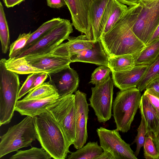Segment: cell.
<instances>
[{
	"instance_id": "6da1fadb",
	"label": "cell",
	"mask_w": 159,
	"mask_h": 159,
	"mask_svg": "<svg viewBox=\"0 0 159 159\" xmlns=\"http://www.w3.org/2000/svg\"><path fill=\"white\" fill-rule=\"evenodd\" d=\"M142 8L140 3L128 7L112 28L101 37L100 40L109 57L131 54L136 57L146 46L132 30Z\"/></svg>"
},
{
	"instance_id": "7a4b0ae2",
	"label": "cell",
	"mask_w": 159,
	"mask_h": 159,
	"mask_svg": "<svg viewBox=\"0 0 159 159\" xmlns=\"http://www.w3.org/2000/svg\"><path fill=\"white\" fill-rule=\"evenodd\" d=\"M37 136L42 148L55 159H65L69 146L60 125L51 113L46 111L34 117Z\"/></svg>"
},
{
	"instance_id": "3957f363",
	"label": "cell",
	"mask_w": 159,
	"mask_h": 159,
	"mask_svg": "<svg viewBox=\"0 0 159 159\" xmlns=\"http://www.w3.org/2000/svg\"><path fill=\"white\" fill-rule=\"evenodd\" d=\"M6 59L0 60V125L9 123L18 99L20 81L18 74L7 70Z\"/></svg>"
},
{
	"instance_id": "277c9868",
	"label": "cell",
	"mask_w": 159,
	"mask_h": 159,
	"mask_svg": "<svg viewBox=\"0 0 159 159\" xmlns=\"http://www.w3.org/2000/svg\"><path fill=\"white\" fill-rule=\"evenodd\" d=\"M137 88L119 91L112 104L113 116L116 129L123 133L130 129L139 108L141 98Z\"/></svg>"
},
{
	"instance_id": "5b68a950",
	"label": "cell",
	"mask_w": 159,
	"mask_h": 159,
	"mask_svg": "<svg viewBox=\"0 0 159 159\" xmlns=\"http://www.w3.org/2000/svg\"><path fill=\"white\" fill-rule=\"evenodd\" d=\"M37 139L34 117L27 116L17 124L9 127L0 136V158L31 145Z\"/></svg>"
},
{
	"instance_id": "8992f818",
	"label": "cell",
	"mask_w": 159,
	"mask_h": 159,
	"mask_svg": "<svg viewBox=\"0 0 159 159\" xmlns=\"http://www.w3.org/2000/svg\"><path fill=\"white\" fill-rule=\"evenodd\" d=\"M48 110L61 127L70 147L75 139L76 110L75 94L59 98Z\"/></svg>"
},
{
	"instance_id": "52a82bcc",
	"label": "cell",
	"mask_w": 159,
	"mask_h": 159,
	"mask_svg": "<svg viewBox=\"0 0 159 159\" xmlns=\"http://www.w3.org/2000/svg\"><path fill=\"white\" fill-rule=\"evenodd\" d=\"M73 25L69 20L63 19L59 25L49 31L37 42L22 52L17 58L27 55L49 53L67 39L73 32Z\"/></svg>"
},
{
	"instance_id": "ba28073f",
	"label": "cell",
	"mask_w": 159,
	"mask_h": 159,
	"mask_svg": "<svg viewBox=\"0 0 159 159\" xmlns=\"http://www.w3.org/2000/svg\"><path fill=\"white\" fill-rule=\"evenodd\" d=\"M113 83L110 76L102 83L92 87V95L89 100L98 120L105 123L112 116Z\"/></svg>"
},
{
	"instance_id": "9c48e42d",
	"label": "cell",
	"mask_w": 159,
	"mask_h": 159,
	"mask_svg": "<svg viewBox=\"0 0 159 159\" xmlns=\"http://www.w3.org/2000/svg\"><path fill=\"white\" fill-rule=\"evenodd\" d=\"M159 24L158 0L148 5H142L141 12L132 27V30L137 37L146 45Z\"/></svg>"
},
{
	"instance_id": "30bf717a",
	"label": "cell",
	"mask_w": 159,
	"mask_h": 159,
	"mask_svg": "<svg viewBox=\"0 0 159 159\" xmlns=\"http://www.w3.org/2000/svg\"><path fill=\"white\" fill-rule=\"evenodd\" d=\"M116 129L110 130L102 127L97 129L100 146L103 151L111 152L115 159H137L130 144L123 140Z\"/></svg>"
},
{
	"instance_id": "8fae6325",
	"label": "cell",
	"mask_w": 159,
	"mask_h": 159,
	"mask_svg": "<svg viewBox=\"0 0 159 159\" xmlns=\"http://www.w3.org/2000/svg\"><path fill=\"white\" fill-rule=\"evenodd\" d=\"M71 16L75 28L93 41L89 17V10L92 0H64Z\"/></svg>"
},
{
	"instance_id": "7c38bea8",
	"label": "cell",
	"mask_w": 159,
	"mask_h": 159,
	"mask_svg": "<svg viewBox=\"0 0 159 159\" xmlns=\"http://www.w3.org/2000/svg\"><path fill=\"white\" fill-rule=\"evenodd\" d=\"M75 95L76 119L75 139L73 145L78 149L84 146L88 139L87 123L89 110L86 94L78 90Z\"/></svg>"
},
{
	"instance_id": "4fadbf2b",
	"label": "cell",
	"mask_w": 159,
	"mask_h": 159,
	"mask_svg": "<svg viewBox=\"0 0 159 159\" xmlns=\"http://www.w3.org/2000/svg\"><path fill=\"white\" fill-rule=\"evenodd\" d=\"M24 57L33 66L48 73L58 71L70 66L72 62L70 57L61 55L54 49L48 53Z\"/></svg>"
},
{
	"instance_id": "5bb4252c",
	"label": "cell",
	"mask_w": 159,
	"mask_h": 159,
	"mask_svg": "<svg viewBox=\"0 0 159 159\" xmlns=\"http://www.w3.org/2000/svg\"><path fill=\"white\" fill-rule=\"evenodd\" d=\"M48 74L49 82L55 88L59 98L73 94L77 91L79 84V76L70 66Z\"/></svg>"
},
{
	"instance_id": "9a60e30c",
	"label": "cell",
	"mask_w": 159,
	"mask_h": 159,
	"mask_svg": "<svg viewBox=\"0 0 159 159\" xmlns=\"http://www.w3.org/2000/svg\"><path fill=\"white\" fill-rule=\"evenodd\" d=\"M149 65H135L129 70L111 71L114 84L121 91L137 88Z\"/></svg>"
},
{
	"instance_id": "2e32d148",
	"label": "cell",
	"mask_w": 159,
	"mask_h": 159,
	"mask_svg": "<svg viewBox=\"0 0 159 159\" xmlns=\"http://www.w3.org/2000/svg\"><path fill=\"white\" fill-rule=\"evenodd\" d=\"M109 57L100 39L92 48L80 51L70 58L72 62H82L108 66Z\"/></svg>"
},
{
	"instance_id": "e0dca14e",
	"label": "cell",
	"mask_w": 159,
	"mask_h": 159,
	"mask_svg": "<svg viewBox=\"0 0 159 159\" xmlns=\"http://www.w3.org/2000/svg\"><path fill=\"white\" fill-rule=\"evenodd\" d=\"M59 98L58 94H57L42 99L18 100L15 111L21 115L34 117L46 111Z\"/></svg>"
},
{
	"instance_id": "ac0fdd59",
	"label": "cell",
	"mask_w": 159,
	"mask_h": 159,
	"mask_svg": "<svg viewBox=\"0 0 159 159\" xmlns=\"http://www.w3.org/2000/svg\"><path fill=\"white\" fill-rule=\"evenodd\" d=\"M127 8L126 5L117 0L109 1L100 22L101 37L112 28Z\"/></svg>"
},
{
	"instance_id": "d6986e66",
	"label": "cell",
	"mask_w": 159,
	"mask_h": 159,
	"mask_svg": "<svg viewBox=\"0 0 159 159\" xmlns=\"http://www.w3.org/2000/svg\"><path fill=\"white\" fill-rule=\"evenodd\" d=\"M68 41L61 43L54 49L61 55L70 58L77 52L92 47L93 41L89 39L85 35L77 37L69 36Z\"/></svg>"
},
{
	"instance_id": "ffe728a7",
	"label": "cell",
	"mask_w": 159,
	"mask_h": 159,
	"mask_svg": "<svg viewBox=\"0 0 159 159\" xmlns=\"http://www.w3.org/2000/svg\"><path fill=\"white\" fill-rule=\"evenodd\" d=\"M139 108L141 116L144 119L147 133L151 132L153 136H156L159 130V118L155 108L143 94L141 96Z\"/></svg>"
},
{
	"instance_id": "44dd1931",
	"label": "cell",
	"mask_w": 159,
	"mask_h": 159,
	"mask_svg": "<svg viewBox=\"0 0 159 159\" xmlns=\"http://www.w3.org/2000/svg\"><path fill=\"white\" fill-rule=\"evenodd\" d=\"M109 0H92L89 10V17L93 42L100 39V24L104 11Z\"/></svg>"
},
{
	"instance_id": "7402d4cb",
	"label": "cell",
	"mask_w": 159,
	"mask_h": 159,
	"mask_svg": "<svg viewBox=\"0 0 159 159\" xmlns=\"http://www.w3.org/2000/svg\"><path fill=\"white\" fill-rule=\"evenodd\" d=\"M5 65L7 69L20 74H28L33 73H46V72L33 66L24 57L9 58L6 60Z\"/></svg>"
},
{
	"instance_id": "603a6c76",
	"label": "cell",
	"mask_w": 159,
	"mask_h": 159,
	"mask_svg": "<svg viewBox=\"0 0 159 159\" xmlns=\"http://www.w3.org/2000/svg\"><path fill=\"white\" fill-rule=\"evenodd\" d=\"M103 150L97 142H89L67 156L68 159H97Z\"/></svg>"
},
{
	"instance_id": "cb8c5ba5",
	"label": "cell",
	"mask_w": 159,
	"mask_h": 159,
	"mask_svg": "<svg viewBox=\"0 0 159 159\" xmlns=\"http://www.w3.org/2000/svg\"><path fill=\"white\" fill-rule=\"evenodd\" d=\"M136 57L126 54L109 57L108 66L111 71L120 72L130 70L135 66Z\"/></svg>"
},
{
	"instance_id": "d4e9b609",
	"label": "cell",
	"mask_w": 159,
	"mask_h": 159,
	"mask_svg": "<svg viewBox=\"0 0 159 159\" xmlns=\"http://www.w3.org/2000/svg\"><path fill=\"white\" fill-rule=\"evenodd\" d=\"M159 57V39L146 45L136 57L135 65H148Z\"/></svg>"
},
{
	"instance_id": "484cf974",
	"label": "cell",
	"mask_w": 159,
	"mask_h": 159,
	"mask_svg": "<svg viewBox=\"0 0 159 159\" xmlns=\"http://www.w3.org/2000/svg\"><path fill=\"white\" fill-rule=\"evenodd\" d=\"M63 19L60 17L54 18L43 23L37 29L31 33L21 52L37 42L49 31L59 25Z\"/></svg>"
},
{
	"instance_id": "4316f807",
	"label": "cell",
	"mask_w": 159,
	"mask_h": 159,
	"mask_svg": "<svg viewBox=\"0 0 159 159\" xmlns=\"http://www.w3.org/2000/svg\"><path fill=\"white\" fill-rule=\"evenodd\" d=\"M58 94L55 88L49 81L36 87L23 99V100L40 99Z\"/></svg>"
},
{
	"instance_id": "83f0119b",
	"label": "cell",
	"mask_w": 159,
	"mask_h": 159,
	"mask_svg": "<svg viewBox=\"0 0 159 159\" xmlns=\"http://www.w3.org/2000/svg\"><path fill=\"white\" fill-rule=\"evenodd\" d=\"M0 39L2 52L6 54L9 49L10 37L7 22L1 2H0Z\"/></svg>"
},
{
	"instance_id": "f1b7e54d",
	"label": "cell",
	"mask_w": 159,
	"mask_h": 159,
	"mask_svg": "<svg viewBox=\"0 0 159 159\" xmlns=\"http://www.w3.org/2000/svg\"><path fill=\"white\" fill-rule=\"evenodd\" d=\"M51 155L43 148L32 147L25 150L17 151L10 159H50Z\"/></svg>"
},
{
	"instance_id": "f546056e",
	"label": "cell",
	"mask_w": 159,
	"mask_h": 159,
	"mask_svg": "<svg viewBox=\"0 0 159 159\" xmlns=\"http://www.w3.org/2000/svg\"><path fill=\"white\" fill-rule=\"evenodd\" d=\"M159 78V57L149 65L138 84L137 88L140 92L146 89L147 85L154 80Z\"/></svg>"
},
{
	"instance_id": "4dcf8cb0",
	"label": "cell",
	"mask_w": 159,
	"mask_h": 159,
	"mask_svg": "<svg viewBox=\"0 0 159 159\" xmlns=\"http://www.w3.org/2000/svg\"><path fill=\"white\" fill-rule=\"evenodd\" d=\"M31 31L28 33L20 34L17 39L9 47V58H14L18 56L25 45L31 34Z\"/></svg>"
},
{
	"instance_id": "1f68e13d",
	"label": "cell",
	"mask_w": 159,
	"mask_h": 159,
	"mask_svg": "<svg viewBox=\"0 0 159 159\" xmlns=\"http://www.w3.org/2000/svg\"><path fill=\"white\" fill-rule=\"evenodd\" d=\"M153 134L148 133L143 146L144 155L146 159H159V152L157 150L153 140Z\"/></svg>"
},
{
	"instance_id": "d6a6232c",
	"label": "cell",
	"mask_w": 159,
	"mask_h": 159,
	"mask_svg": "<svg viewBox=\"0 0 159 159\" xmlns=\"http://www.w3.org/2000/svg\"><path fill=\"white\" fill-rule=\"evenodd\" d=\"M111 72V69L108 66H100L92 73L89 83L95 85L102 83L110 76Z\"/></svg>"
},
{
	"instance_id": "836d02e7",
	"label": "cell",
	"mask_w": 159,
	"mask_h": 159,
	"mask_svg": "<svg viewBox=\"0 0 159 159\" xmlns=\"http://www.w3.org/2000/svg\"><path fill=\"white\" fill-rule=\"evenodd\" d=\"M138 133L132 144L136 143V148L134 154L137 157L139 154L141 148L143 147L147 133V130L144 117L141 116L140 124L137 129Z\"/></svg>"
},
{
	"instance_id": "e575fe53",
	"label": "cell",
	"mask_w": 159,
	"mask_h": 159,
	"mask_svg": "<svg viewBox=\"0 0 159 159\" xmlns=\"http://www.w3.org/2000/svg\"><path fill=\"white\" fill-rule=\"evenodd\" d=\"M40 73H33L29 75L20 88L18 95V99H20L30 92V89L36 78Z\"/></svg>"
},
{
	"instance_id": "d590c367",
	"label": "cell",
	"mask_w": 159,
	"mask_h": 159,
	"mask_svg": "<svg viewBox=\"0 0 159 159\" xmlns=\"http://www.w3.org/2000/svg\"><path fill=\"white\" fill-rule=\"evenodd\" d=\"M145 89L149 93L159 98V78L154 80L149 83Z\"/></svg>"
},
{
	"instance_id": "8d00e7d4",
	"label": "cell",
	"mask_w": 159,
	"mask_h": 159,
	"mask_svg": "<svg viewBox=\"0 0 159 159\" xmlns=\"http://www.w3.org/2000/svg\"><path fill=\"white\" fill-rule=\"evenodd\" d=\"M155 108L159 118V98L150 94L145 90L143 93Z\"/></svg>"
},
{
	"instance_id": "74e56055",
	"label": "cell",
	"mask_w": 159,
	"mask_h": 159,
	"mask_svg": "<svg viewBox=\"0 0 159 159\" xmlns=\"http://www.w3.org/2000/svg\"><path fill=\"white\" fill-rule=\"evenodd\" d=\"M48 73H40L34 81L30 89V92L44 83L45 81L49 76Z\"/></svg>"
},
{
	"instance_id": "f35d334b",
	"label": "cell",
	"mask_w": 159,
	"mask_h": 159,
	"mask_svg": "<svg viewBox=\"0 0 159 159\" xmlns=\"http://www.w3.org/2000/svg\"><path fill=\"white\" fill-rule=\"evenodd\" d=\"M46 1L47 5L52 8L59 9L66 5L64 0H46Z\"/></svg>"
},
{
	"instance_id": "ab89813d",
	"label": "cell",
	"mask_w": 159,
	"mask_h": 159,
	"mask_svg": "<svg viewBox=\"0 0 159 159\" xmlns=\"http://www.w3.org/2000/svg\"><path fill=\"white\" fill-rule=\"evenodd\" d=\"M5 6L7 8L13 7L18 5L25 0H3Z\"/></svg>"
},
{
	"instance_id": "60d3db41",
	"label": "cell",
	"mask_w": 159,
	"mask_h": 159,
	"mask_svg": "<svg viewBox=\"0 0 159 159\" xmlns=\"http://www.w3.org/2000/svg\"><path fill=\"white\" fill-rule=\"evenodd\" d=\"M97 159H115V158L110 152L107 151H103Z\"/></svg>"
},
{
	"instance_id": "b9f144b4",
	"label": "cell",
	"mask_w": 159,
	"mask_h": 159,
	"mask_svg": "<svg viewBox=\"0 0 159 159\" xmlns=\"http://www.w3.org/2000/svg\"><path fill=\"white\" fill-rule=\"evenodd\" d=\"M158 39H159V24L146 45H148Z\"/></svg>"
},
{
	"instance_id": "7bdbcfd3",
	"label": "cell",
	"mask_w": 159,
	"mask_h": 159,
	"mask_svg": "<svg viewBox=\"0 0 159 159\" xmlns=\"http://www.w3.org/2000/svg\"><path fill=\"white\" fill-rule=\"evenodd\" d=\"M122 3L129 6H133L137 5L139 3V0H117Z\"/></svg>"
},
{
	"instance_id": "ee69618b",
	"label": "cell",
	"mask_w": 159,
	"mask_h": 159,
	"mask_svg": "<svg viewBox=\"0 0 159 159\" xmlns=\"http://www.w3.org/2000/svg\"><path fill=\"white\" fill-rule=\"evenodd\" d=\"M153 140L156 149L159 152V130L157 135L153 136Z\"/></svg>"
},
{
	"instance_id": "f6af8a7d",
	"label": "cell",
	"mask_w": 159,
	"mask_h": 159,
	"mask_svg": "<svg viewBox=\"0 0 159 159\" xmlns=\"http://www.w3.org/2000/svg\"><path fill=\"white\" fill-rule=\"evenodd\" d=\"M158 0H139V2L142 5H146L155 2Z\"/></svg>"
}]
</instances>
